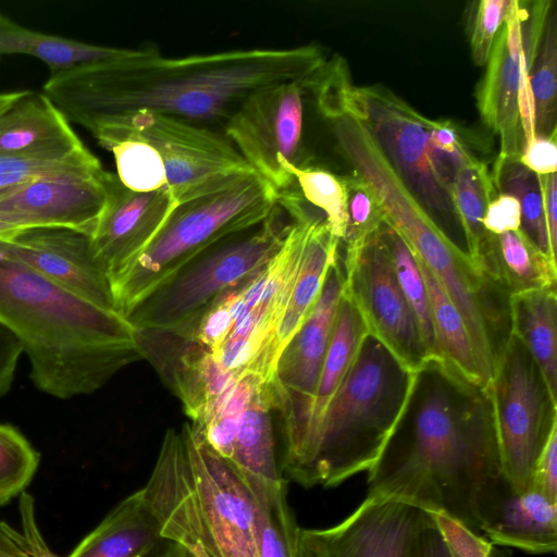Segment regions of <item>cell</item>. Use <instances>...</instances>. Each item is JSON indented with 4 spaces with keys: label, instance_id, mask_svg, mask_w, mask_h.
I'll return each mask as SVG.
<instances>
[{
    "label": "cell",
    "instance_id": "29",
    "mask_svg": "<svg viewBox=\"0 0 557 557\" xmlns=\"http://www.w3.org/2000/svg\"><path fill=\"white\" fill-rule=\"evenodd\" d=\"M449 197L463 232L467 253L479 270L488 235L483 219L488 202L495 197V187L485 163L475 157L467 162L457 172Z\"/></svg>",
    "mask_w": 557,
    "mask_h": 557
},
{
    "label": "cell",
    "instance_id": "26",
    "mask_svg": "<svg viewBox=\"0 0 557 557\" xmlns=\"http://www.w3.org/2000/svg\"><path fill=\"white\" fill-rule=\"evenodd\" d=\"M273 406L268 384L257 392L238 418L231 462L245 474L278 483L285 481L274 436Z\"/></svg>",
    "mask_w": 557,
    "mask_h": 557
},
{
    "label": "cell",
    "instance_id": "10",
    "mask_svg": "<svg viewBox=\"0 0 557 557\" xmlns=\"http://www.w3.org/2000/svg\"><path fill=\"white\" fill-rule=\"evenodd\" d=\"M128 132L149 143L164 164L166 188L180 203L233 186L256 173L228 138L213 128L138 111L97 131V139Z\"/></svg>",
    "mask_w": 557,
    "mask_h": 557
},
{
    "label": "cell",
    "instance_id": "37",
    "mask_svg": "<svg viewBox=\"0 0 557 557\" xmlns=\"http://www.w3.org/2000/svg\"><path fill=\"white\" fill-rule=\"evenodd\" d=\"M347 194V227L342 240L345 251L362 245L384 223L382 202L371 185L360 175L344 177Z\"/></svg>",
    "mask_w": 557,
    "mask_h": 557
},
{
    "label": "cell",
    "instance_id": "18",
    "mask_svg": "<svg viewBox=\"0 0 557 557\" xmlns=\"http://www.w3.org/2000/svg\"><path fill=\"white\" fill-rule=\"evenodd\" d=\"M177 206L166 186L134 191L113 173L108 202L90 236L92 256L110 282L140 256Z\"/></svg>",
    "mask_w": 557,
    "mask_h": 557
},
{
    "label": "cell",
    "instance_id": "46",
    "mask_svg": "<svg viewBox=\"0 0 557 557\" xmlns=\"http://www.w3.org/2000/svg\"><path fill=\"white\" fill-rule=\"evenodd\" d=\"M22 352L23 346L20 339L0 323V397L11 387Z\"/></svg>",
    "mask_w": 557,
    "mask_h": 557
},
{
    "label": "cell",
    "instance_id": "20",
    "mask_svg": "<svg viewBox=\"0 0 557 557\" xmlns=\"http://www.w3.org/2000/svg\"><path fill=\"white\" fill-rule=\"evenodd\" d=\"M86 147L50 99L34 90L0 92V157H62Z\"/></svg>",
    "mask_w": 557,
    "mask_h": 557
},
{
    "label": "cell",
    "instance_id": "2",
    "mask_svg": "<svg viewBox=\"0 0 557 557\" xmlns=\"http://www.w3.org/2000/svg\"><path fill=\"white\" fill-rule=\"evenodd\" d=\"M502 476L487 388L438 357L414 371L403 413L368 471V495L444 513L473 532L484 492Z\"/></svg>",
    "mask_w": 557,
    "mask_h": 557
},
{
    "label": "cell",
    "instance_id": "22",
    "mask_svg": "<svg viewBox=\"0 0 557 557\" xmlns=\"http://www.w3.org/2000/svg\"><path fill=\"white\" fill-rule=\"evenodd\" d=\"M165 541L136 491L121 500L67 557H138Z\"/></svg>",
    "mask_w": 557,
    "mask_h": 557
},
{
    "label": "cell",
    "instance_id": "43",
    "mask_svg": "<svg viewBox=\"0 0 557 557\" xmlns=\"http://www.w3.org/2000/svg\"><path fill=\"white\" fill-rule=\"evenodd\" d=\"M521 225L519 201L510 195L497 194L487 205L483 226L490 234L517 231Z\"/></svg>",
    "mask_w": 557,
    "mask_h": 557
},
{
    "label": "cell",
    "instance_id": "31",
    "mask_svg": "<svg viewBox=\"0 0 557 557\" xmlns=\"http://www.w3.org/2000/svg\"><path fill=\"white\" fill-rule=\"evenodd\" d=\"M491 176L499 193L513 196L519 201L520 230L541 252L557 264L549 251L539 175L525 168L518 158L497 157Z\"/></svg>",
    "mask_w": 557,
    "mask_h": 557
},
{
    "label": "cell",
    "instance_id": "27",
    "mask_svg": "<svg viewBox=\"0 0 557 557\" xmlns=\"http://www.w3.org/2000/svg\"><path fill=\"white\" fill-rule=\"evenodd\" d=\"M417 259L428 288L436 356L469 382L485 386L463 317L433 273Z\"/></svg>",
    "mask_w": 557,
    "mask_h": 557
},
{
    "label": "cell",
    "instance_id": "25",
    "mask_svg": "<svg viewBox=\"0 0 557 557\" xmlns=\"http://www.w3.org/2000/svg\"><path fill=\"white\" fill-rule=\"evenodd\" d=\"M510 332L527 347L556 397L557 295L556 288L533 289L509 297Z\"/></svg>",
    "mask_w": 557,
    "mask_h": 557
},
{
    "label": "cell",
    "instance_id": "49",
    "mask_svg": "<svg viewBox=\"0 0 557 557\" xmlns=\"http://www.w3.org/2000/svg\"><path fill=\"white\" fill-rule=\"evenodd\" d=\"M295 557H326L314 529L299 528Z\"/></svg>",
    "mask_w": 557,
    "mask_h": 557
},
{
    "label": "cell",
    "instance_id": "40",
    "mask_svg": "<svg viewBox=\"0 0 557 557\" xmlns=\"http://www.w3.org/2000/svg\"><path fill=\"white\" fill-rule=\"evenodd\" d=\"M98 159L85 150L62 157H0V191L50 172L90 164Z\"/></svg>",
    "mask_w": 557,
    "mask_h": 557
},
{
    "label": "cell",
    "instance_id": "7",
    "mask_svg": "<svg viewBox=\"0 0 557 557\" xmlns=\"http://www.w3.org/2000/svg\"><path fill=\"white\" fill-rule=\"evenodd\" d=\"M292 219L278 203L258 225L194 257L125 317L133 327H180L223 292L262 270L282 247Z\"/></svg>",
    "mask_w": 557,
    "mask_h": 557
},
{
    "label": "cell",
    "instance_id": "13",
    "mask_svg": "<svg viewBox=\"0 0 557 557\" xmlns=\"http://www.w3.org/2000/svg\"><path fill=\"white\" fill-rule=\"evenodd\" d=\"M112 175L98 160L29 178L0 191V215L22 230L65 227L90 237L108 202Z\"/></svg>",
    "mask_w": 557,
    "mask_h": 557
},
{
    "label": "cell",
    "instance_id": "52",
    "mask_svg": "<svg viewBox=\"0 0 557 557\" xmlns=\"http://www.w3.org/2000/svg\"><path fill=\"white\" fill-rule=\"evenodd\" d=\"M0 557H28L16 544H0Z\"/></svg>",
    "mask_w": 557,
    "mask_h": 557
},
{
    "label": "cell",
    "instance_id": "47",
    "mask_svg": "<svg viewBox=\"0 0 557 557\" xmlns=\"http://www.w3.org/2000/svg\"><path fill=\"white\" fill-rule=\"evenodd\" d=\"M543 209L548 235L549 251L556 261L557 251V175H539Z\"/></svg>",
    "mask_w": 557,
    "mask_h": 557
},
{
    "label": "cell",
    "instance_id": "1",
    "mask_svg": "<svg viewBox=\"0 0 557 557\" xmlns=\"http://www.w3.org/2000/svg\"><path fill=\"white\" fill-rule=\"evenodd\" d=\"M325 61L314 45L227 50L180 58L153 47L52 72L44 94L66 121L95 134L138 111L211 127L252 92L307 79Z\"/></svg>",
    "mask_w": 557,
    "mask_h": 557
},
{
    "label": "cell",
    "instance_id": "11",
    "mask_svg": "<svg viewBox=\"0 0 557 557\" xmlns=\"http://www.w3.org/2000/svg\"><path fill=\"white\" fill-rule=\"evenodd\" d=\"M380 228L359 247L345 251L344 292L360 312L369 334L414 372L431 356L398 285Z\"/></svg>",
    "mask_w": 557,
    "mask_h": 557
},
{
    "label": "cell",
    "instance_id": "5",
    "mask_svg": "<svg viewBox=\"0 0 557 557\" xmlns=\"http://www.w3.org/2000/svg\"><path fill=\"white\" fill-rule=\"evenodd\" d=\"M413 373L367 334L327 407L301 486L334 487L375 465L406 406Z\"/></svg>",
    "mask_w": 557,
    "mask_h": 557
},
{
    "label": "cell",
    "instance_id": "41",
    "mask_svg": "<svg viewBox=\"0 0 557 557\" xmlns=\"http://www.w3.org/2000/svg\"><path fill=\"white\" fill-rule=\"evenodd\" d=\"M442 534L450 557H509L457 520L438 512H428Z\"/></svg>",
    "mask_w": 557,
    "mask_h": 557
},
{
    "label": "cell",
    "instance_id": "28",
    "mask_svg": "<svg viewBox=\"0 0 557 557\" xmlns=\"http://www.w3.org/2000/svg\"><path fill=\"white\" fill-rule=\"evenodd\" d=\"M122 50L32 30L0 13V55L34 57L44 62L51 73L111 58L121 53Z\"/></svg>",
    "mask_w": 557,
    "mask_h": 557
},
{
    "label": "cell",
    "instance_id": "34",
    "mask_svg": "<svg viewBox=\"0 0 557 557\" xmlns=\"http://www.w3.org/2000/svg\"><path fill=\"white\" fill-rule=\"evenodd\" d=\"M398 285L410 306L431 357L436 356L428 288L416 253L386 221L380 228ZM437 357V356H436Z\"/></svg>",
    "mask_w": 557,
    "mask_h": 557
},
{
    "label": "cell",
    "instance_id": "36",
    "mask_svg": "<svg viewBox=\"0 0 557 557\" xmlns=\"http://www.w3.org/2000/svg\"><path fill=\"white\" fill-rule=\"evenodd\" d=\"M39 461V453L20 431L0 423V506L25 491Z\"/></svg>",
    "mask_w": 557,
    "mask_h": 557
},
{
    "label": "cell",
    "instance_id": "53",
    "mask_svg": "<svg viewBox=\"0 0 557 557\" xmlns=\"http://www.w3.org/2000/svg\"><path fill=\"white\" fill-rule=\"evenodd\" d=\"M172 557H197V556L194 553L189 552L188 549H186L183 546H180L177 544L176 549Z\"/></svg>",
    "mask_w": 557,
    "mask_h": 557
},
{
    "label": "cell",
    "instance_id": "51",
    "mask_svg": "<svg viewBox=\"0 0 557 557\" xmlns=\"http://www.w3.org/2000/svg\"><path fill=\"white\" fill-rule=\"evenodd\" d=\"M23 230L0 215V242H9Z\"/></svg>",
    "mask_w": 557,
    "mask_h": 557
},
{
    "label": "cell",
    "instance_id": "30",
    "mask_svg": "<svg viewBox=\"0 0 557 557\" xmlns=\"http://www.w3.org/2000/svg\"><path fill=\"white\" fill-rule=\"evenodd\" d=\"M536 136L556 134L557 120V11L553 5L535 55L525 69Z\"/></svg>",
    "mask_w": 557,
    "mask_h": 557
},
{
    "label": "cell",
    "instance_id": "23",
    "mask_svg": "<svg viewBox=\"0 0 557 557\" xmlns=\"http://www.w3.org/2000/svg\"><path fill=\"white\" fill-rule=\"evenodd\" d=\"M479 270L509 296L556 288L557 264L541 252L520 228L499 235L488 233Z\"/></svg>",
    "mask_w": 557,
    "mask_h": 557
},
{
    "label": "cell",
    "instance_id": "48",
    "mask_svg": "<svg viewBox=\"0 0 557 557\" xmlns=\"http://www.w3.org/2000/svg\"><path fill=\"white\" fill-rule=\"evenodd\" d=\"M416 557H450L447 545L433 519L421 533Z\"/></svg>",
    "mask_w": 557,
    "mask_h": 557
},
{
    "label": "cell",
    "instance_id": "35",
    "mask_svg": "<svg viewBox=\"0 0 557 557\" xmlns=\"http://www.w3.org/2000/svg\"><path fill=\"white\" fill-rule=\"evenodd\" d=\"M304 200L325 216L331 233L342 243L347 227V194L344 177L305 164L284 163Z\"/></svg>",
    "mask_w": 557,
    "mask_h": 557
},
{
    "label": "cell",
    "instance_id": "24",
    "mask_svg": "<svg viewBox=\"0 0 557 557\" xmlns=\"http://www.w3.org/2000/svg\"><path fill=\"white\" fill-rule=\"evenodd\" d=\"M339 246L341 242L331 233L325 216L317 213L310 222L297 277L277 330L276 359L311 313L327 269L339 253Z\"/></svg>",
    "mask_w": 557,
    "mask_h": 557
},
{
    "label": "cell",
    "instance_id": "6",
    "mask_svg": "<svg viewBox=\"0 0 557 557\" xmlns=\"http://www.w3.org/2000/svg\"><path fill=\"white\" fill-rule=\"evenodd\" d=\"M276 198V189L252 173L228 188L180 203L140 256L111 280L115 310L125 318L205 249L261 223Z\"/></svg>",
    "mask_w": 557,
    "mask_h": 557
},
{
    "label": "cell",
    "instance_id": "17",
    "mask_svg": "<svg viewBox=\"0 0 557 557\" xmlns=\"http://www.w3.org/2000/svg\"><path fill=\"white\" fill-rule=\"evenodd\" d=\"M431 520L419 507L367 494L343 521L314 531L326 557H416Z\"/></svg>",
    "mask_w": 557,
    "mask_h": 557
},
{
    "label": "cell",
    "instance_id": "12",
    "mask_svg": "<svg viewBox=\"0 0 557 557\" xmlns=\"http://www.w3.org/2000/svg\"><path fill=\"white\" fill-rule=\"evenodd\" d=\"M305 81L280 83L252 92L223 126L224 135L245 161L276 191L293 183L284 163L304 164Z\"/></svg>",
    "mask_w": 557,
    "mask_h": 557
},
{
    "label": "cell",
    "instance_id": "14",
    "mask_svg": "<svg viewBox=\"0 0 557 557\" xmlns=\"http://www.w3.org/2000/svg\"><path fill=\"white\" fill-rule=\"evenodd\" d=\"M523 12L522 2L515 0L475 89L480 117L499 136L502 158L519 159L523 144L521 110L532 106L524 69Z\"/></svg>",
    "mask_w": 557,
    "mask_h": 557
},
{
    "label": "cell",
    "instance_id": "21",
    "mask_svg": "<svg viewBox=\"0 0 557 557\" xmlns=\"http://www.w3.org/2000/svg\"><path fill=\"white\" fill-rule=\"evenodd\" d=\"M368 333L367 325L357 307L343 292L314 395L306 444L296 468L287 478L299 485L302 484L311 461L327 407L347 375Z\"/></svg>",
    "mask_w": 557,
    "mask_h": 557
},
{
    "label": "cell",
    "instance_id": "42",
    "mask_svg": "<svg viewBox=\"0 0 557 557\" xmlns=\"http://www.w3.org/2000/svg\"><path fill=\"white\" fill-rule=\"evenodd\" d=\"M22 533L7 522H0L2 531L28 557H60L55 555L44 540L35 516V502L33 496L24 491L18 498Z\"/></svg>",
    "mask_w": 557,
    "mask_h": 557
},
{
    "label": "cell",
    "instance_id": "38",
    "mask_svg": "<svg viewBox=\"0 0 557 557\" xmlns=\"http://www.w3.org/2000/svg\"><path fill=\"white\" fill-rule=\"evenodd\" d=\"M473 158L461 136V131L455 123L448 120H432L429 159L437 183L448 196L457 172Z\"/></svg>",
    "mask_w": 557,
    "mask_h": 557
},
{
    "label": "cell",
    "instance_id": "19",
    "mask_svg": "<svg viewBox=\"0 0 557 557\" xmlns=\"http://www.w3.org/2000/svg\"><path fill=\"white\" fill-rule=\"evenodd\" d=\"M478 530L491 544L544 555L557 549V502L530 488L518 493L503 475L483 494Z\"/></svg>",
    "mask_w": 557,
    "mask_h": 557
},
{
    "label": "cell",
    "instance_id": "3",
    "mask_svg": "<svg viewBox=\"0 0 557 557\" xmlns=\"http://www.w3.org/2000/svg\"><path fill=\"white\" fill-rule=\"evenodd\" d=\"M0 323L20 339L36 386L57 398L91 394L143 359L123 315L1 252Z\"/></svg>",
    "mask_w": 557,
    "mask_h": 557
},
{
    "label": "cell",
    "instance_id": "44",
    "mask_svg": "<svg viewBox=\"0 0 557 557\" xmlns=\"http://www.w3.org/2000/svg\"><path fill=\"white\" fill-rule=\"evenodd\" d=\"M519 161L537 175L556 173V134L547 137L535 136L522 144Z\"/></svg>",
    "mask_w": 557,
    "mask_h": 557
},
{
    "label": "cell",
    "instance_id": "50",
    "mask_svg": "<svg viewBox=\"0 0 557 557\" xmlns=\"http://www.w3.org/2000/svg\"><path fill=\"white\" fill-rule=\"evenodd\" d=\"M177 544L171 541H165L157 548L139 555L138 557H172Z\"/></svg>",
    "mask_w": 557,
    "mask_h": 557
},
{
    "label": "cell",
    "instance_id": "33",
    "mask_svg": "<svg viewBox=\"0 0 557 557\" xmlns=\"http://www.w3.org/2000/svg\"><path fill=\"white\" fill-rule=\"evenodd\" d=\"M248 478L259 508L260 557H295L299 527L287 503L286 481L271 483Z\"/></svg>",
    "mask_w": 557,
    "mask_h": 557
},
{
    "label": "cell",
    "instance_id": "45",
    "mask_svg": "<svg viewBox=\"0 0 557 557\" xmlns=\"http://www.w3.org/2000/svg\"><path fill=\"white\" fill-rule=\"evenodd\" d=\"M531 488L557 502V429L552 432L535 462Z\"/></svg>",
    "mask_w": 557,
    "mask_h": 557
},
{
    "label": "cell",
    "instance_id": "8",
    "mask_svg": "<svg viewBox=\"0 0 557 557\" xmlns=\"http://www.w3.org/2000/svg\"><path fill=\"white\" fill-rule=\"evenodd\" d=\"M486 388L502 475L513 491L525 492L532 486L535 462L557 429V397L512 332L495 358Z\"/></svg>",
    "mask_w": 557,
    "mask_h": 557
},
{
    "label": "cell",
    "instance_id": "54",
    "mask_svg": "<svg viewBox=\"0 0 557 557\" xmlns=\"http://www.w3.org/2000/svg\"><path fill=\"white\" fill-rule=\"evenodd\" d=\"M0 544L2 545H13L14 542L10 540V537L2 531L0 528Z\"/></svg>",
    "mask_w": 557,
    "mask_h": 557
},
{
    "label": "cell",
    "instance_id": "39",
    "mask_svg": "<svg viewBox=\"0 0 557 557\" xmlns=\"http://www.w3.org/2000/svg\"><path fill=\"white\" fill-rule=\"evenodd\" d=\"M515 0H481L470 4L467 33L471 58L475 65L486 64L495 38L509 15Z\"/></svg>",
    "mask_w": 557,
    "mask_h": 557
},
{
    "label": "cell",
    "instance_id": "16",
    "mask_svg": "<svg viewBox=\"0 0 557 557\" xmlns=\"http://www.w3.org/2000/svg\"><path fill=\"white\" fill-rule=\"evenodd\" d=\"M134 342L143 359L149 360L180 398L193 423L199 422L209 406L238 380L181 329L134 327Z\"/></svg>",
    "mask_w": 557,
    "mask_h": 557
},
{
    "label": "cell",
    "instance_id": "15",
    "mask_svg": "<svg viewBox=\"0 0 557 557\" xmlns=\"http://www.w3.org/2000/svg\"><path fill=\"white\" fill-rule=\"evenodd\" d=\"M0 252L82 299L116 311L109 277L95 260L87 234L65 227L26 228L0 242Z\"/></svg>",
    "mask_w": 557,
    "mask_h": 557
},
{
    "label": "cell",
    "instance_id": "4",
    "mask_svg": "<svg viewBox=\"0 0 557 557\" xmlns=\"http://www.w3.org/2000/svg\"><path fill=\"white\" fill-rule=\"evenodd\" d=\"M138 491L161 536L197 557H260L252 483L194 424L165 432L151 474Z\"/></svg>",
    "mask_w": 557,
    "mask_h": 557
},
{
    "label": "cell",
    "instance_id": "32",
    "mask_svg": "<svg viewBox=\"0 0 557 557\" xmlns=\"http://www.w3.org/2000/svg\"><path fill=\"white\" fill-rule=\"evenodd\" d=\"M114 157L116 175L131 190L147 193L166 186L160 153L149 143L128 132H113L96 139Z\"/></svg>",
    "mask_w": 557,
    "mask_h": 557
},
{
    "label": "cell",
    "instance_id": "9",
    "mask_svg": "<svg viewBox=\"0 0 557 557\" xmlns=\"http://www.w3.org/2000/svg\"><path fill=\"white\" fill-rule=\"evenodd\" d=\"M345 285L343 258L331 262L319 298L302 326L281 352L267 383L278 416V462L283 476L296 468L308 435L323 362Z\"/></svg>",
    "mask_w": 557,
    "mask_h": 557
}]
</instances>
